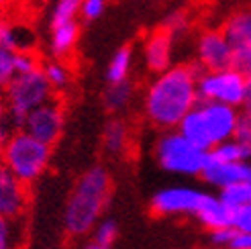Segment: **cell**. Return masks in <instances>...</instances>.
<instances>
[{"mask_svg":"<svg viewBox=\"0 0 251 249\" xmlns=\"http://www.w3.org/2000/svg\"><path fill=\"white\" fill-rule=\"evenodd\" d=\"M243 113L251 115V76H247V96H245V104H243Z\"/></svg>","mask_w":251,"mask_h":249,"instance_id":"obj_36","label":"cell"},{"mask_svg":"<svg viewBox=\"0 0 251 249\" xmlns=\"http://www.w3.org/2000/svg\"><path fill=\"white\" fill-rule=\"evenodd\" d=\"M17 76L15 70V53L4 49L0 45V92H2L6 86L12 82V78Z\"/></svg>","mask_w":251,"mask_h":249,"instance_id":"obj_27","label":"cell"},{"mask_svg":"<svg viewBox=\"0 0 251 249\" xmlns=\"http://www.w3.org/2000/svg\"><path fill=\"white\" fill-rule=\"evenodd\" d=\"M206 190L198 188L192 184H170L159 188L151 200H149V208L155 217L161 219H180V217H196L198 208L202 206Z\"/></svg>","mask_w":251,"mask_h":249,"instance_id":"obj_8","label":"cell"},{"mask_svg":"<svg viewBox=\"0 0 251 249\" xmlns=\"http://www.w3.org/2000/svg\"><path fill=\"white\" fill-rule=\"evenodd\" d=\"M200 180L217 192L229 188L233 184L251 182V161H247V164H227V161H217L208 157L202 174H200Z\"/></svg>","mask_w":251,"mask_h":249,"instance_id":"obj_14","label":"cell"},{"mask_svg":"<svg viewBox=\"0 0 251 249\" xmlns=\"http://www.w3.org/2000/svg\"><path fill=\"white\" fill-rule=\"evenodd\" d=\"M231 229L237 231V233L251 235V204L243 206L239 210H233V225H231Z\"/></svg>","mask_w":251,"mask_h":249,"instance_id":"obj_31","label":"cell"},{"mask_svg":"<svg viewBox=\"0 0 251 249\" xmlns=\"http://www.w3.org/2000/svg\"><path fill=\"white\" fill-rule=\"evenodd\" d=\"M239 115V108L198 100V104L182 119L180 127L176 131L182 133L196 147L204 149V151H212L217 145L235 137Z\"/></svg>","mask_w":251,"mask_h":249,"instance_id":"obj_3","label":"cell"},{"mask_svg":"<svg viewBox=\"0 0 251 249\" xmlns=\"http://www.w3.org/2000/svg\"><path fill=\"white\" fill-rule=\"evenodd\" d=\"M208 157L217 161H227V164H247V161H251V149L241 141L229 139L208 151Z\"/></svg>","mask_w":251,"mask_h":249,"instance_id":"obj_22","label":"cell"},{"mask_svg":"<svg viewBox=\"0 0 251 249\" xmlns=\"http://www.w3.org/2000/svg\"><path fill=\"white\" fill-rule=\"evenodd\" d=\"M4 141H6V137L0 135V166H2V157H4Z\"/></svg>","mask_w":251,"mask_h":249,"instance_id":"obj_37","label":"cell"},{"mask_svg":"<svg viewBox=\"0 0 251 249\" xmlns=\"http://www.w3.org/2000/svg\"><path fill=\"white\" fill-rule=\"evenodd\" d=\"M198 221L200 227H204L208 233L219 231V229H231L233 225V210L225 204L219 194L208 192L202 206L198 208V213L194 217Z\"/></svg>","mask_w":251,"mask_h":249,"instance_id":"obj_17","label":"cell"},{"mask_svg":"<svg viewBox=\"0 0 251 249\" xmlns=\"http://www.w3.org/2000/svg\"><path fill=\"white\" fill-rule=\"evenodd\" d=\"M247 96V76L239 70L229 68L221 72H200L198 76V100L227 104L243 108Z\"/></svg>","mask_w":251,"mask_h":249,"instance_id":"obj_7","label":"cell"},{"mask_svg":"<svg viewBox=\"0 0 251 249\" xmlns=\"http://www.w3.org/2000/svg\"><path fill=\"white\" fill-rule=\"evenodd\" d=\"M23 131H27L31 137H35L37 141H41L49 147H53L66 129V108L64 102L59 98H51L49 102L41 104L39 108H35L33 113L25 119Z\"/></svg>","mask_w":251,"mask_h":249,"instance_id":"obj_9","label":"cell"},{"mask_svg":"<svg viewBox=\"0 0 251 249\" xmlns=\"http://www.w3.org/2000/svg\"><path fill=\"white\" fill-rule=\"evenodd\" d=\"M233 139L241 141L243 145H247L251 149V115L243 113V110L239 115V123H237V131H235Z\"/></svg>","mask_w":251,"mask_h":249,"instance_id":"obj_33","label":"cell"},{"mask_svg":"<svg viewBox=\"0 0 251 249\" xmlns=\"http://www.w3.org/2000/svg\"><path fill=\"white\" fill-rule=\"evenodd\" d=\"M153 157L166 174L178 178H200L208 161V151L190 143L178 131H164L153 143Z\"/></svg>","mask_w":251,"mask_h":249,"instance_id":"obj_5","label":"cell"},{"mask_svg":"<svg viewBox=\"0 0 251 249\" xmlns=\"http://www.w3.org/2000/svg\"><path fill=\"white\" fill-rule=\"evenodd\" d=\"M80 39V23H66L57 25V27H49V39H47V53L51 59H61L68 61Z\"/></svg>","mask_w":251,"mask_h":249,"instance_id":"obj_15","label":"cell"},{"mask_svg":"<svg viewBox=\"0 0 251 249\" xmlns=\"http://www.w3.org/2000/svg\"><path fill=\"white\" fill-rule=\"evenodd\" d=\"M2 96L6 102L8 124L12 131L21 129L25 119H27L35 108H39L41 104L55 98L51 86L47 84L41 70L15 76L12 82L2 90Z\"/></svg>","mask_w":251,"mask_h":249,"instance_id":"obj_6","label":"cell"},{"mask_svg":"<svg viewBox=\"0 0 251 249\" xmlns=\"http://www.w3.org/2000/svg\"><path fill=\"white\" fill-rule=\"evenodd\" d=\"M200 68L180 61L151 78L141 94V115L159 133L176 131L182 119L198 104Z\"/></svg>","mask_w":251,"mask_h":249,"instance_id":"obj_1","label":"cell"},{"mask_svg":"<svg viewBox=\"0 0 251 249\" xmlns=\"http://www.w3.org/2000/svg\"><path fill=\"white\" fill-rule=\"evenodd\" d=\"M0 45L12 53L23 51H35L37 47V35L27 25L15 23L0 15Z\"/></svg>","mask_w":251,"mask_h":249,"instance_id":"obj_16","label":"cell"},{"mask_svg":"<svg viewBox=\"0 0 251 249\" xmlns=\"http://www.w3.org/2000/svg\"><path fill=\"white\" fill-rule=\"evenodd\" d=\"M139 53L145 72L157 76L176 64V37L168 29L157 27L143 39Z\"/></svg>","mask_w":251,"mask_h":249,"instance_id":"obj_12","label":"cell"},{"mask_svg":"<svg viewBox=\"0 0 251 249\" xmlns=\"http://www.w3.org/2000/svg\"><path fill=\"white\" fill-rule=\"evenodd\" d=\"M29 202H31L29 186L19 182L12 174H8L0 166V217L23 223L29 210Z\"/></svg>","mask_w":251,"mask_h":249,"instance_id":"obj_13","label":"cell"},{"mask_svg":"<svg viewBox=\"0 0 251 249\" xmlns=\"http://www.w3.org/2000/svg\"><path fill=\"white\" fill-rule=\"evenodd\" d=\"M106 6H108V0H82L80 19L84 23H96L104 17Z\"/></svg>","mask_w":251,"mask_h":249,"instance_id":"obj_28","label":"cell"},{"mask_svg":"<svg viewBox=\"0 0 251 249\" xmlns=\"http://www.w3.org/2000/svg\"><path fill=\"white\" fill-rule=\"evenodd\" d=\"M137 98V84L135 80H123L117 84H106L102 92V104L110 115L121 117L125 110H129L133 100Z\"/></svg>","mask_w":251,"mask_h":249,"instance_id":"obj_19","label":"cell"},{"mask_svg":"<svg viewBox=\"0 0 251 249\" xmlns=\"http://www.w3.org/2000/svg\"><path fill=\"white\" fill-rule=\"evenodd\" d=\"M112 194V176L106 166L84 170L74 182L64 208V231L72 239H82L104 219Z\"/></svg>","mask_w":251,"mask_h":249,"instance_id":"obj_2","label":"cell"},{"mask_svg":"<svg viewBox=\"0 0 251 249\" xmlns=\"http://www.w3.org/2000/svg\"><path fill=\"white\" fill-rule=\"evenodd\" d=\"M15 70H17V76H21V74L37 72V70H41V59L35 51L15 53Z\"/></svg>","mask_w":251,"mask_h":249,"instance_id":"obj_29","label":"cell"},{"mask_svg":"<svg viewBox=\"0 0 251 249\" xmlns=\"http://www.w3.org/2000/svg\"><path fill=\"white\" fill-rule=\"evenodd\" d=\"M233 229H219V231H210L206 235V241L210 249H227L233 237Z\"/></svg>","mask_w":251,"mask_h":249,"instance_id":"obj_32","label":"cell"},{"mask_svg":"<svg viewBox=\"0 0 251 249\" xmlns=\"http://www.w3.org/2000/svg\"><path fill=\"white\" fill-rule=\"evenodd\" d=\"M131 145V129L123 117H110L102 129V149L110 157H123Z\"/></svg>","mask_w":251,"mask_h":249,"instance_id":"obj_18","label":"cell"},{"mask_svg":"<svg viewBox=\"0 0 251 249\" xmlns=\"http://www.w3.org/2000/svg\"><path fill=\"white\" fill-rule=\"evenodd\" d=\"M12 2H15V0H0V12H2L4 8H8Z\"/></svg>","mask_w":251,"mask_h":249,"instance_id":"obj_38","label":"cell"},{"mask_svg":"<svg viewBox=\"0 0 251 249\" xmlns=\"http://www.w3.org/2000/svg\"><path fill=\"white\" fill-rule=\"evenodd\" d=\"M164 29H168L174 37H178L180 33H184L186 29H188V15L184 10H176V12H172V15L164 21V25H161Z\"/></svg>","mask_w":251,"mask_h":249,"instance_id":"obj_30","label":"cell"},{"mask_svg":"<svg viewBox=\"0 0 251 249\" xmlns=\"http://www.w3.org/2000/svg\"><path fill=\"white\" fill-rule=\"evenodd\" d=\"M217 194L231 210H239V208L251 204V182L233 184V186H229V188H225Z\"/></svg>","mask_w":251,"mask_h":249,"instance_id":"obj_24","label":"cell"},{"mask_svg":"<svg viewBox=\"0 0 251 249\" xmlns=\"http://www.w3.org/2000/svg\"><path fill=\"white\" fill-rule=\"evenodd\" d=\"M25 241L23 223L0 217V249H21Z\"/></svg>","mask_w":251,"mask_h":249,"instance_id":"obj_25","label":"cell"},{"mask_svg":"<svg viewBox=\"0 0 251 249\" xmlns=\"http://www.w3.org/2000/svg\"><path fill=\"white\" fill-rule=\"evenodd\" d=\"M90 237H92V243L104 247V249H110L112 243H115L117 237H119V223H117L115 219H106V217H104V219L92 229Z\"/></svg>","mask_w":251,"mask_h":249,"instance_id":"obj_26","label":"cell"},{"mask_svg":"<svg viewBox=\"0 0 251 249\" xmlns=\"http://www.w3.org/2000/svg\"><path fill=\"white\" fill-rule=\"evenodd\" d=\"M12 133L10 124H8V113H6V102H4V96L0 92V135L8 137Z\"/></svg>","mask_w":251,"mask_h":249,"instance_id":"obj_35","label":"cell"},{"mask_svg":"<svg viewBox=\"0 0 251 249\" xmlns=\"http://www.w3.org/2000/svg\"><path fill=\"white\" fill-rule=\"evenodd\" d=\"M221 29L233 49V68L251 76V10L233 12Z\"/></svg>","mask_w":251,"mask_h":249,"instance_id":"obj_11","label":"cell"},{"mask_svg":"<svg viewBox=\"0 0 251 249\" xmlns=\"http://www.w3.org/2000/svg\"><path fill=\"white\" fill-rule=\"evenodd\" d=\"M41 72H43L47 84L51 86L55 96L66 94L74 86V70H72V66L68 64V61L47 57V59L41 61Z\"/></svg>","mask_w":251,"mask_h":249,"instance_id":"obj_20","label":"cell"},{"mask_svg":"<svg viewBox=\"0 0 251 249\" xmlns=\"http://www.w3.org/2000/svg\"><path fill=\"white\" fill-rule=\"evenodd\" d=\"M53 147L37 141L27 131H12L4 141L2 168L25 186L39 182L51 166Z\"/></svg>","mask_w":251,"mask_h":249,"instance_id":"obj_4","label":"cell"},{"mask_svg":"<svg viewBox=\"0 0 251 249\" xmlns=\"http://www.w3.org/2000/svg\"><path fill=\"white\" fill-rule=\"evenodd\" d=\"M80 249H104V247H100V245H96V243H92V241H90V243H86V245H82Z\"/></svg>","mask_w":251,"mask_h":249,"instance_id":"obj_39","label":"cell"},{"mask_svg":"<svg viewBox=\"0 0 251 249\" xmlns=\"http://www.w3.org/2000/svg\"><path fill=\"white\" fill-rule=\"evenodd\" d=\"M135 66V47L133 45H121L115 53L110 55L106 64V84H117L131 78V72Z\"/></svg>","mask_w":251,"mask_h":249,"instance_id":"obj_21","label":"cell"},{"mask_svg":"<svg viewBox=\"0 0 251 249\" xmlns=\"http://www.w3.org/2000/svg\"><path fill=\"white\" fill-rule=\"evenodd\" d=\"M194 64L200 72H221L233 68V49L223 29H206L196 37Z\"/></svg>","mask_w":251,"mask_h":249,"instance_id":"obj_10","label":"cell"},{"mask_svg":"<svg viewBox=\"0 0 251 249\" xmlns=\"http://www.w3.org/2000/svg\"><path fill=\"white\" fill-rule=\"evenodd\" d=\"M80 6H82V0H55L51 15H49V27H57V25L78 21Z\"/></svg>","mask_w":251,"mask_h":249,"instance_id":"obj_23","label":"cell"},{"mask_svg":"<svg viewBox=\"0 0 251 249\" xmlns=\"http://www.w3.org/2000/svg\"><path fill=\"white\" fill-rule=\"evenodd\" d=\"M227 249H251V235H247V233H237V231H235Z\"/></svg>","mask_w":251,"mask_h":249,"instance_id":"obj_34","label":"cell"}]
</instances>
